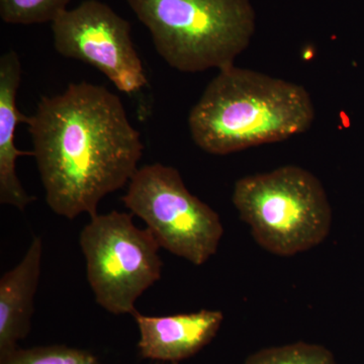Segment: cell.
<instances>
[{"label":"cell","instance_id":"1","mask_svg":"<svg viewBox=\"0 0 364 364\" xmlns=\"http://www.w3.org/2000/svg\"><path fill=\"white\" fill-rule=\"evenodd\" d=\"M26 124L46 203L66 219L97 215L102 198L129 184L139 169L140 133L105 86L82 81L43 97Z\"/></svg>","mask_w":364,"mask_h":364},{"label":"cell","instance_id":"9","mask_svg":"<svg viewBox=\"0 0 364 364\" xmlns=\"http://www.w3.org/2000/svg\"><path fill=\"white\" fill-rule=\"evenodd\" d=\"M21 81L20 57L11 50L0 57V203L25 210L36 198L26 193L16 171L18 157L33 156V151L18 149L14 143L16 127L28 119L16 107Z\"/></svg>","mask_w":364,"mask_h":364},{"label":"cell","instance_id":"6","mask_svg":"<svg viewBox=\"0 0 364 364\" xmlns=\"http://www.w3.org/2000/svg\"><path fill=\"white\" fill-rule=\"evenodd\" d=\"M122 200L170 253L196 267L217 253L224 235L220 215L188 191L176 168L161 163L140 167Z\"/></svg>","mask_w":364,"mask_h":364},{"label":"cell","instance_id":"10","mask_svg":"<svg viewBox=\"0 0 364 364\" xmlns=\"http://www.w3.org/2000/svg\"><path fill=\"white\" fill-rule=\"evenodd\" d=\"M42 254V239L33 237L21 262L0 279V359L16 350L30 333Z\"/></svg>","mask_w":364,"mask_h":364},{"label":"cell","instance_id":"8","mask_svg":"<svg viewBox=\"0 0 364 364\" xmlns=\"http://www.w3.org/2000/svg\"><path fill=\"white\" fill-rule=\"evenodd\" d=\"M140 332L139 350L144 358L177 363L191 358L210 343L224 321L221 311L202 310L178 315L133 314Z\"/></svg>","mask_w":364,"mask_h":364},{"label":"cell","instance_id":"2","mask_svg":"<svg viewBox=\"0 0 364 364\" xmlns=\"http://www.w3.org/2000/svg\"><path fill=\"white\" fill-rule=\"evenodd\" d=\"M312 97L304 86L231 65L219 70L191 109V139L208 154L282 142L310 130Z\"/></svg>","mask_w":364,"mask_h":364},{"label":"cell","instance_id":"5","mask_svg":"<svg viewBox=\"0 0 364 364\" xmlns=\"http://www.w3.org/2000/svg\"><path fill=\"white\" fill-rule=\"evenodd\" d=\"M95 301L114 315H133L136 299L161 277V248L133 215L112 210L95 215L79 237Z\"/></svg>","mask_w":364,"mask_h":364},{"label":"cell","instance_id":"11","mask_svg":"<svg viewBox=\"0 0 364 364\" xmlns=\"http://www.w3.org/2000/svg\"><path fill=\"white\" fill-rule=\"evenodd\" d=\"M244 364H337L329 349L320 344L296 342L254 352Z\"/></svg>","mask_w":364,"mask_h":364},{"label":"cell","instance_id":"12","mask_svg":"<svg viewBox=\"0 0 364 364\" xmlns=\"http://www.w3.org/2000/svg\"><path fill=\"white\" fill-rule=\"evenodd\" d=\"M70 0H0V18L11 25L52 23Z\"/></svg>","mask_w":364,"mask_h":364},{"label":"cell","instance_id":"7","mask_svg":"<svg viewBox=\"0 0 364 364\" xmlns=\"http://www.w3.org/2000/svg\"><path fill=\"white\" fill-rule=\"evenodd\" d=\"M55 50L104 73L122 92L147 85L143 63L131 37L128 21L98 0H85L51 23Z\"/></svg>","mask_w":364,"mask_h":364},{"label":"cell","instance_id":"3","mask_svg":"<svg viewBox=\"0 0 364 364\" xmlns=\"http://www.w3.org/2000/svg\"><path fill=\"white\" fill-rule=\"evenodd\" d=\"M155 49L186 73L234 65L256 28L250 0H126Z\"/></svg>","mask_w":364,"mask_h":364},{"label":"cell","instance_id":"4","mask_svg":"<svg viewBox=\"0 0 364 364\" xmlns=\"http://www.w3.org/2000/svg\"><path fill=\"white\" fill-rule=\"evenodd\" d=\"M232 202L254 240L274 255L306 252L331 230L332 208L322 182L296 165L242 177Z\"/></svg>","mask_w":364,"mask_h":364},{"label":"cell","instance_id":"13","mask_svg":"<svg viewBox=\"0 0 364 364\" xmlns=\"http://www.w3.org/2000/svg\"><path fill=\"white\" fill-rule=\"evenodd\" d=\"M0 364H100L95 354L65 345L20 349L0 359Z\"/></svg>","mask_w":364,"mask_h":364}]
</instances>
